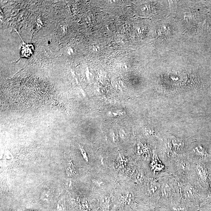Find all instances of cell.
Here are the masks:
<instances>
[{"instance_id":"7","label":"cell","mask_w":211,"mask_h":211,"mask_svg":"<svg viewBox=\"0 0 211 211\" xmlns=\"http://www.w3.org/2000/svg\"><path fill=\"white\" fill-rule=\"evenodd\" d=\"M172 143L177 151H178L182 149L184 146V141L182 139L175 137H172Z\"/></svg>"},{"instance_id":"11","label":"cell","mask_w":211,"mask_h":211,"mask_svg":"<svg viewBox=\"0 0 211 211\" xmlns=\"http://www.w3.org/2000/svg\"><path fill=\"white\" fill-rule=\"evenodd\" d=\"M143 145L140 142L137 143L136 146L135 152L138 155H141L143 152Z\"/></svg>"},{"instance_id":"13","label":"cell","mask_w":211,"mask_h":211,"mask_svg":"<svg viewBox=\"0 0 211 211\" xmlns=\"http://www.w3.org/2000/svg\"><path fill=\"white\" fill-rule=\"evenodd\" d=\"M93 182L96 185L99 186V187H100L103 183V181L100 180H99V179H95V180H93Z\"/></svg>"},{"instance_id":"12","label":"cell","mask_w":211,"mask_h":211,"mask_svg":"<svg viewBox=\"0 0 211 211\" xmlns=\"http://www.w3.org/2000/svg\"><path fill=\"white\" fill-rule=\"evenodd\" d=\"M79 149L81 152V155H82L84 159L86 161V162H88V156H87V152H86L83 146H79Z\"/></svg>"},{"instance_id":"1","label":"cell","mask_w":211,"mask_h":211,"mask_svg":"<svg viewBox=\"0 0 211 211\" xmlns=\"http://www.w3.org/2000/svg\"><path fill=\"white\" fill-rule=\"evenodd\" d=\"M162 208L167 211H196L194 206L187 202H177Z\"/></svg>"},{"instance_id":"15","label":"cell","mask_w":211,"mask_h":211,"mask_svg":"<svg viewBox=\"0 0 211 211\" xmlns=\"http://www.w3.org/2000/svg\"><path fill=\"white\" fill-rule=\"evenodd\" d=\"M160 211H167V210L165 208H162V209H160Z\"/></svg>"},{"instance_id":"8","label":"cell","mask_w":211,"mask_h":211,"mask_svg":"<svg viewBox=\"0 0 211 211\" xmlns=\"http://www.w3.org/2000/svg\"><path fill=\"white\" fill-rule=\"evenodd\" d=\"M194 151L197 156L201 158H204L207 156V153L206 150L201 146H198L196 147Z\"/></svg>"},{"instance_id":"6","label":"cell","mask_w":211,"mask_h":211,"mask_svg":"<svg viewBox=\"0 0 211 211\" xmlns=\"http://www.w3.org/2000/svg\"><path fill=\"white\" fill-rule=\"evenodd\" d=\"M52 198V194L48 189H44L42 191L40 196V199L43 202L48 203Z\"/></svg>"},{"instance_id":"3","label":"cell","mask_w":211,"mask_h":211,"mask_svg":"<svg viewBox=\"0 0 211 211\" xmlns=\"http://www.w3.org/2000/svg\"><path fill=\"white\" fill-rule=\"evenodd\" d=\"M194 187L193 186L188 185L185 187L184 190V196L185 198L188 201L194 205V198L197 195V192Z\"/></svg>"},{"instance_id":"4","label":"cell","mask_w":211,"mask_h":211,"mask_svg":"<svg viewBox=\"0 0 211 211\" xmlns=\"http://www.w3.org/2000/svg\"><path fill=\"white\" fill-rule=\"evenodd\" d=\"M34 46L31 44H26L24 42L22 47L20 51L21 58H29L31 56L34 51Z\"/></svg>"},{"instance_id":"9","label":"cell","mask_w":211,"mask_h":211,"mask_svg":"<svg viewBox=\"0 0 211 211\" xmlns=\"http://www.w3.org/2000/svg\"><path fill=\"white\" fill-rule=\"evenodd\" d=\"M197 173L199 177L202 180H205L206 178V173L205 170L200 165H197L196 167Z\"/></svg>"},{"instance_id":"5","label":"cell","mask_w":211,"mask_h":211,"mask_svg":"<svg viewBox=\"0 0 211 211\" xmlns=\"http://www.w3.org/2000/svg\"><path fill=\"white\" fill-rule=\"evenodd\" d=\"M65 170L67 175L69 177H74L76 175L77 171L75 168L73 163L71 160L67 162L65 165Z\"/></svg>"},{"instance_id":"14","label":"cell","mask_w":211,"mask_h":211,"mask_svg":"<svg viewBox=\"0 0 211 211\" xmlns=\"http://www.w3.org/2000/svg\"><path fill=\"white\" fill-rule=\"evenodd\" d=\"M119 135L121 138L122 139H124L126 138V134L124 131L122 130L119 131Z\"/></svg>"},{"instance_id":"2","label":"cell","mask_w":211,"mask_h":211,"mask_svg":"<svg viewBox=\"0 0 211 211\" xmlns=\"http://www.w3.org/2000/svg\"><path fill=\"white\" fill-rule=\"evenodd\" d=\"M133 196L130 192H127L121 195L118 200L120 207L127 208L130 207L133 203Z\"/></svg>"},{"instance_id":"10","label":"cell","mask_w":211,"mask_h":211,"mask_svg":"<svg viewBox=\"0 0 211 211\" xmlns=\"http://www.w3.org/2000/svg\"><path fill=\"white\" fill-rule=\"evenodd\" d=\"M158 186L156 182L155 181H151L150 183L149 190L151 194H154L158 190Z\"/></svg>"}]
</instances>
